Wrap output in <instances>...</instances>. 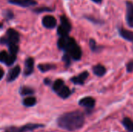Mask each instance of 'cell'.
<instances>
[{
    "mask_svg": "<svg viewBox=\"0 0 133 132\" xmlns=\"http://www.w3.org/2000/svg\"><path fill=\"white\" fill-rule=\"evenodd\" d=\"M58 125L65 130L73 131L81 128L85 122V117L83 112L79 110L65 113L58 119Z\"/></svg>",
    "mask_w": 133,
    "mask_h": 132,
    "instance_id": "obj_1",
    "label": "cell"
},
{
    "mask_svg": "<svg viewBox=\"0 0 133 132\" xmlns=\"http://www.w3.org/2000/svg\"><path fill=\"white\" fill-rule=\"evenodd\" d=\"M76 40L72 37H69L68 36L66 37H61L59 40H58V48L64 50L67 52H69L73 47L76 45Z\"/></svg>",
    "mask_w": 133,
    "mask_h": 132,
    "instance_id": "obj_2",
    "label": "cell"
},
{
    "mask_svg": "<svg viewBox=\"0 0 133 132\" xmlns=\"http://www.w3.org/2000/svg\"><path fill=\"white\" fill-rule=\"evenodd\" d=\"M126 21L130 27H133V3L126 2Z\"/></svg>",
    "mask_w": 133,
    "mask_h": 132,
    "instance_id": "obj_3",
    "label": "cell"
},
{
    "mask_svg": "<svg viewBox=\"0 0 133 132\" xmlns=\"http://www.w3.org/2000/svg\"><path fill=\"white\" fill-rule=\"evenodd\" d=\"M56 19L54 16L51 15H47L43 17L42 19V24L44 27L48 29H52L56 26Z\"/></svg>",
    "mask_w": 133,
    "mask_h": 132,
    "instance_id": "obj_4",
    "label": "cell"
},
{
    "mask_svg": "<svg viewBox=\"0 0 133 132\" xmlns=\"http://www.w3.org/2000/svg\"><path fill=\"white\" fill-rule=\"evenodd\" d=\"M34 60L32 58H28L24 62V75L28 76L31 75L34 72Z\"/></svg>",
    "mask_w": 133,
    "mask_h": 132,
    "instance_id": "obj_5",
    "label": "cell"
},
{
    "mask_svg": "<svg viewBox=\"0 0 133 132\" xmlns=\"http://www.w3.org/2000/svg\"><path fill=\"white\" fill-rule=\"evenodd\" d=\"M8 2L10 4L19 5L22 7H30L37 5V2L35 0H8Z\"/></svg>",
    "mask_w": 133,
    "mask_h": 132,
    "instance_id": "obj_6",
    "label": "cell"
},
{
    "mask_svg": "<svg viewBox=\"0 0 133 132\" xmlns=\"http://www.w3.org/2000/svg\"><path fill=\"white\" fill-rule=\"evenodd\" d=\"M95 103H96L95 100L93 97L87 96V97L81 99L79 102V104L87 108H93L95 106Z\"/></svg>",
    "mask_w": 133,
    "mask_h": 132,
    "instance_id": "obj_7",
    "label": "cell"
},
{
    "mask_svg": "<svg viewBox=\"0 0 133 132\" xmlns=\"http://www.w3.org/2000/svg\"><path fill=\"white\" fill-rule=\"evenodd\" d=\"M89 76V73L88 72H83L82 73H80L78 76L73 77L71 79V81L76 85H83L85 82V80L88 78Z\"/></svg>",
    "mask_w": 133,
    "mask_h": 132,
    "instance_id": "obj_8",
    "label": "cell"
},
{
    "mask_svg": "<svg viewBox=\"0 0 133 132\" xmlns=\"http://www.w3.org/2000/svg\"><path fill=\"white\" fill-rule=\"evenodd\" d=\"M7 38L10 42L17 44L19 40V34L14 29H9L7 30Z\"/></svg>",
    "mask_w": 133,
    "mask_h": 132,
    "instance_id": "obj_9",
    "label": "cell"
},
{
    "mask_svg": "<svg viewBox=\"0 0 133 132\" xmlns=\"http://www.w3.org/2000/svg\"><path fill=\"white\" fill-rule=\"evenodd\" d=\"M69 56L73 58L74 60H79L82 56V51L81 48L76 44L75 47H73L69 52Z\"/></svg>",
    "mask_w": 133,
    "mask_h": 132,
    "instance_id": "obj_10",
    "label": "cell"
},
{
    "mask_svg": "<svg viewBox=\"0 0 133 132\" xmlns=\"http://www.w3.org/2000/svg\"><path fill=\"white\" fill-rule=\"evenodd\" d=\"M19 73H20V67L19 65L14 67L12 69H11L9 72L8 75H7V81L9 82L14 81L19 76Z\"/></svg>",
    "mask_w": 133,
    "mask_h": 132,
    "instance_id": "obj_11",
    "label": "cell"
},
{
    "mask_svg": "<svg viewBox=\"0 0 133 132\" xmlns=\"http://www.w3.org/2000/svg\"><path fill=\"white\" fill-rule=\"evenodd\" d=\"M119 33L120 35L125 40H129V41H133V32L123 29V28H120L119 29Z\"/></svg>",
    "mask_w": 133,
    "mask_h": 132,
    "instance_id": "obj_12",
    "label": "cell"
},
{
    "mask_svg": "<svg viewBox=\"0 0 133 132\" xmlns=\"http://www.w3.org/2000/svg\"><path fill=\"white\" fill-rule=\"evenodd\" d=\"M57 93H58V95L62 99H66L71 95V91H70L69 88L65 86V85Z\"/></svg>",
    "mask_w": 133,
    "mask_h": 132,
    "instance_id": "obj_13",
    "label": "cell"
},
{
    "mask_svg": "<svg viewBox=\"0 0 133 132\" xmlns=\"http://www.w3.org/2000/svg\"><path fill=\"white\" fill-rule=\"evenodd\" d=\"M93 72L95 75L101 77L106 73V68L104 66H103L101 65H97L93 68Z\"/></svg>",
    "mask_w": 133,
    "mask_h": 132,
    "instance_id": "obj_14",
    "label": "cell"
},
{
    "mask_svg": "<svg viewBox=\"0 0 133 132\" xmlns=\"http://www.w3.org/2000/svg\"><path fill=\"white\" fill-rule=\"evenodd\" d=\"M122 124L129 132H133V121L129 117H125L122 121Z\"/></svg>",
    "mask_w": 133,
    "mask_h": 132,
    "instance_id": "obj_15",
    "label": "cell"
},
{
    "mask_svg": "<svg viewBox=\"0 0 133 132\" xmlns=\"http://www.w3.org/2000/svg\"><path fill=\"white\" fill-rule=\"evenodd\" d=\"M37 67L39 70L42 72H48L50 70L55 68V65L52 64H40L38 65Z\"/></svg>",
    "mask_w": 133,
    "mask_h": 132,
    "instance_id": "obj_16",
    "label": "cell"
},
{
    "mask_svg": "<svg viewBox=\"0 0 133 132\" xmlns=\"http://www.w3.org/2000/svg\"><path fill=\"white\" fill-rule=\"evenodd\" d=\"M60 19H61V26H62L66 30L70 31L72 29V26H71V23H70L69 19L65 16H62L60 17Z\"/></svg>",
    "mask_w": 133,
    "mask_h": 132,
    "instance_id": "obj_17",
    "label": "cell"
},
{
    "mask_svg": "<svg viewBox=\"0 0 133 132\" xmlns=\"http://www.w3.org/2000/svg\"><path fill=\"white\" fill-rule=\"evenodd\" d=\"M36 98L35 97H33V96H29V97H26L23 100V105L26 106V107H33L36 104Z\"/></svg>",
    "mask_w": 133,
    "mask_h": 132,
    "instance_id": "obj_18",
    "label": "cell"
},
{
    "mask_svg": "<svg viewBox=\"0 0 133 132\" xmlns=\"http://www.w3.org/2000/svg\"><path fill=\"white\" fill-rule=\"evenodd\" d=\"M20 94L22 96H27V95H32L34 93V90L30 87H27V86H23L20 90Z\"/></svg>",
    "mask_w": 133,
    "mask_h": 132,
    "instance_id": "obj_19",
    "label": "cell"
},
{
    "mask_svg": "<svg viewBox=\"0 0 133 132\" xmlns=\"http://www.w3.org/2000/svg\"><path fill=\"white\" fill-rule=\"evenodd\" d=\"M64 86V81L62 79H57L53 84V90L58 92Z\"/></svg>",
    "mask_w": 133,
    "mask_h": 132,
    "instance_id": "obj_20",
    "label": "cell"
},
{
    "mask_svg": "<svg viewBox=\"0 0 133 132\" xmlns=\"http://www.w3.org/2000/svg\"><path fill=\"white\" fill-rule=\"evenodd\" d=\"M7 46L9 47V51L10 54H17L18 50H19V47L16 45V44H15V43H10Z\"/></svg>",
    "mask_w": 133,
    "mask_h": 132,
    "instance_id": "obj_21",
    "label": "cell"
},
{
    "mask_svg": "<svg viewBox=\"0 0 133 132\" xmlns=\"http://www.w3.org/2000/svg\"><path fill=\"white\" fill-rule=\"evenodd\" d=\"M69 31L68 30H66L65 27H63L62 26H59L58 27V34L60 36V37H66L68 36Z\"/></svg>",
    "mask_w": 133,
    "mask_h": 132,
    "instance_id": "obj_22",
    "label": "cell"
},
{
    "mask_svg": "<svg viewBox=\"0 0 133 132\" xmlns=\"http://www.w3.org/2000/svg\"><path fill=\"white\" fill-rule=\"evenodd\" d=\"M16 59V54H10L8 56V58H7V59H6V61H5V64L6 65H8V66L12 65L15 62Z\"/></svg>",
    "mask_w": 133,
    "mask_h": 132,
    "instance_id": "obj_23",
    "label": "cell"
},
{
    "mask_svg": "<svg viewBox=\"0 0 133 132\" xmlns=\"http://www.w3.org/2000/svg\"><path fill=\"white\" fill-rule=\"evenodd\" d=\"M8 56H9V54H8V53L6 51H0V61L5 63L7 58H8Z\"/></svg>",
    "mask_w": 133,
    "mask_h": 132,
    "instance_id": "obj_24",
    "label": "cell"
},
{
    "mask_svg": "<svg viewBox=\"0 0 133 132\" xmlns=\"http://www.w3.org/2000/svg\"><path fill=\"white\" fill-rule=\"evenodd\" d=\"M5 132H26L23 128H9L8 129H6Z\"/></svg>",
    "mask_w": 133,
    "mask_h": 132,
    "instance_id": "obj_25",
    "label": "cell"
},
{
    "mask_svg": "<svg viewBox=\"0 0 133 132\" xmlns=\"http://www.w3.org/2000/svg\"><path fill=\"white\" fill-rule=\"evenodd\" d=\"M90 47L91 48V50L93 51H97V43L96 41L94 40V39H91L90 40Z\"/></svg>",
    "mask_w": 133,
    "mask_h": 132,
    "instance_id": "obj_26",
    "label": "cell"
},
{
    "mask_svg": "<svg viewBox=\"0 0 133 132\" xmlns=\"http://www.w3.org/2000/svg\"><path fill=\"white\" fill-rule=\"evenodd\" d=\"M52 9H49V8H47V7H44V8H41V9H34V11L35 12H37V13H41L42 12H45V11H51Z\"/></svg>",
    "mask_w": 133,
    "mask_h": 132,
    "instance_id": "obj_27",
    "label": "cell"
},
{
    "mask_svg": "<svg viewBox=\"0 0 133 132\" xmlns=\"http://www.w3.org/2000/svg\"><path fill=\"white\" fill-rule=\"evenodd\" d=\"M70 58H71V57H70L69 54H65V55L63 56V58H62L63 61H65V63L67 65H70Z\"/></svg>",
    "mask_w": 133,
    "mask_h": 132,
    "instance_id": "obj_28",
    "label": "cell"
},
{
    "mask_svg": "<svg viewBox=\"0 0 133 132\" xmlns=\"http://www.w3.org/2000/svg\"><path fill=\"white\" fill-rule=\"evenodd\" d=\"M126 68H127V72H132L133 71V61H129L127 65H126Z\"/></svg>",
    "mask_w": 133,
    "mask_h": 132,
    "instance_id": "obj_29",
    "label": "cell"
},
{
    "mask_svg": "<svg viewBox=\"0 0 133 132\" xmlns=\"http://www.w3.org/2000/svg\"><path fill=\"white\" fill-rule=\"evenodd\" d=\"M5 15V16H6L7 19H12V18H13V12L12 11H10V10H6Z\"/></svg>",
    "mask_w": 133,
    "mask_h": 132,
    "instance_id": "obj_30",
    "label": "cell"
},
{
    "mask_svg": "<svg viewBox=\"0 0 133 132\" xmlns=\"http://www.w3.org/2000/svg\"><path fill=\"white\" fill-rule=\"evenodd\" d=\"M44 82L46 85H49V84L51 83V80L48 79H45L44 80Z\"/></svg>",
    "mask_w": 133,
    "mask_h": 132,
    "instance_id": "obj_31",
    "label": "cell"
},
{
    "mask_svg": "<svg viewBox=\"0 0 133 132\" xmlns=\"http://www.w3.org/2000/svg\"><path fill=\"white\" fill-rule=\"evenodd\" d=\"M3 75H4V71L2 68H0V79H2Z\"/></svg>",
    "mask_w": 133,
    "mask_h": 132,
    "instance_id": "obj_32",
    "label": "cell"
},
{
    "mask_svg": "<svg viewBox=\"0 0 133 132\" xmlns=\"http://www.w3.org/2000/svg\"><path fill=\"white\" fill-rule=\"evenodd\" d=\"M93 1H94V2H97V3H99V2H101L102 0H93Z\"/></svg>",
    "mask_w": 133,
    "mask_h": 132,
    "instance_id": "obj_33",
    "label": "cell"
},
{
    "mask_svg": "<svg viewBox=\"0 0 133 132\" xmlns=\"http://www.w3.org/2000/svg\"><path fill=\"white\" fill-rule=\"evenodd\" d=\"M2 23H0V28H2Z\"/></svg>",
    "mask_w": 133,
    "mask_h": 132,
    "instance_id": "obj_34",
    "label": "cell"
}]
</instances>
